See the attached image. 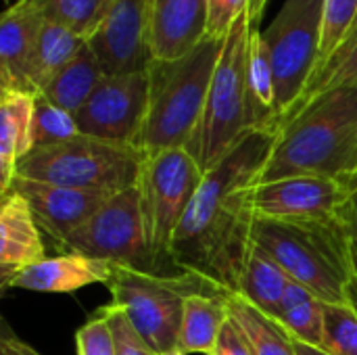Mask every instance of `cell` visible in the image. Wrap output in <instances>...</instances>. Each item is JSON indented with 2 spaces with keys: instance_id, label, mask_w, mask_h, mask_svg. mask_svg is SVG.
I'll return each mask as SVG.
<instances>
[{
  "instance_id": "cell-24",
  "label": "cell",
  "mask_w": 357,
  "mask_h": 355,
  "mask_svg": "<svg viewBox=\"0 0 357 355\" xmlns=\"http://www.w3.org/2000/svg\"><path fill=\"white\" fill-rule=\"evenodd\" d=\"M261 17L253 15L251 33H249V59H247V84H249V98L253 109L255 126H272L276 128L274 119V69L268 42L264 31L259 29Z\"/></svg>"
},
{
  "instance_id": "cell-35",
  "label": "cell",
  "mask_w": 357,
  "mask_h": 355,
  "mask_svg": "<svg viewBox=\"0 0 357 355\" xmlns=\"http://www.w3.org/2000/svg\"><path fill=\"white\" fill-rule=\"evenodd\" d=\"M213 355H253V352L247 345V341L243 339V335L236 331V326L228 320Z\"/></svg>"
},
{
  "instance_id": "cell-31",
  "label": "cell",
  "mask_w": 357,
  "mask_h": 355,
  "mask_svg": "<svg viewBox=\"0 0 357 355\" xmlns=\"http://www.w3.org/2000/svg\"><path fill=\"white\" fill-rule=\"evenodd\" d=\"M79 136L75 115L65 109L48 103L42 96H36V117H33V138L38 146H50Z\"/></svg>"
},
{
  "instance_id": "cell-25",
  "label": "cell",
  "mask_w": 357,
  "mask_h": 355,
  "mask_svg": "<svg viewBox=\"0 0 357 355\" xmlns=\"http://www.w3.org/2000/svg\"><path fill=\"white\" fill-rule=\"evenodd\" d=\"M276 318L282 328L291 335V339L320 347L324 335V301L318 299L310 289L291 280L280 299Z\"/></svg>"
},
{
  "instance_id": "cell-18",
  "label": "cell",
  "mask_w": 357,
  "mask_h": 355,
  "mask_svg": "<svg viewBox=\"0 0 357 355\" xmlns=\"http://www.w3.org/2000/svg\"><path fill=\"white\" fill-rule=\"evenodd\" d=\"M46 259V249L40 236V226L29 209V203L10 190L2 197L0 207V270L2 278Z\"/></svg>"
},
{
  "instance_id": "cell-9",
  "label": "cell",
  "mask_w": 357,
  "mask_h": 355,
  "mask_svg": "<svg viewBox=\"0 0 357 355\" xmlns=\"http://www.w3.org/2000/svg\"><path fill=\"white\" fill-rule=\"evenodd\" d=\"M205 172L188 149H167L146 155L138 180L153 268L169 264L176 230Z\"/></svg>"
},
{
  "instance_id": "cell-1",
  "label": "cell",
  "mask_w": 357,
  "mask_h": 355,
  "mask_svg": "<svg viewBox=\"0 0 357 355\" xmlns=\"http://www.w3.org/2000/svg\"><path fill=\"white\" fill-rule=\"evenodd\" d=\"M278 128L255 126L205 172L169 249V266L192 272L224 293H238L251 230L253 195L270 159Z\"/></svg>"
},
{
  "instance_id": "cell-10",
  "label": "cell",
  "mask_w": 357,
  "mask_h": 355,
  "mask_svg": "<svg viewBox=\"0 0 357 355\" xmlns=\"http://www.w3.org/2000/svg\"><path fill=\"white\" fill-rule=\"evenodd\" d=\"M61 247L69 253L105 259L117 266L155 270L138 184L115 192L84 226L73 230Z\"/></svg>"
},
{
  "instance_id": "cell-29",
  "label": "cell",
  "mask_w": 357,
  "mask_h": 355,
  "mask_svg": "<svg viewBox=\"0 0 357 355\" xmlns=\"http://www.w3.org/2000/svg\"><path fill=\"white\" fill-rule=\"evenodd\" d=\"M328 355H357V308L324 303L322 345Z\"/></svg>"
},
{
  "instance_id": "cell-32",
  "label": "cell",
  "mask_w": 357,
  "mask_h": 355,
  "mask_svg": "<svg viewBox=\"0 0 357 355\" xmlns=\"http://www.w3.org/2000/svg\"><path fill=\"white\" fill-rule=\"evenodd\" d=\"M102 314L107 316L111 326L115 355H157L151 349V345L140 337V333L132 326L128 314L121 308L109 303L102 308Z\"/></svg>"
},
{
  "instance_id": "cell-12",
  "label": "cell",
  "mask_w": 357,
  "mask_h": 355,
  "mask_svg": "<svg viewBox=\"0 0 357 355\" xmlns=\"http://www.w3.org/2000/svg\"><path fill=\"white\" fill-rule=\"evenodd\" d=\"M351 184L324 176H291L259 184L253 195L255 218L345 224ZM347 226V224H345Z\"/></svg>"
},
{
  "instance_id": "cell-20",
  "label": "cell",
  "mask_w": 357,
  "mask_h": 355,
  "mask_svg": "<svg viewBox=\"0 0 357 355\" xmlns=\"http://www.w3.org/2000/svg\"><path fill=\"white\" fill-rule=\"evenodd\" d=\"M228 297L222 293H195L186 299L178 349L184 354H215L228 324Z\"/></svg>"
},
{
  "instance_id": "cell-16",
  "label": "cell",
  "mask_w": 357,
  "mask_h": 355,
  "mask_svg": "<svg viewBox=\"0 0 357 355\" xmlns=\"http://www.w3.org/2000/svg\"><path fill=\"white\" fill-rule=\"evenodd\" d=\"M117 264L105 259H92L79 253H65L59 257H46L33 266H27L6 278L2 289H23L33 293H75L84 287L109 282Z\"/></svg>"
},
{
  "instance_id": "cell-30",
  "label": "cell",
  "mask_w": 357,
  "mask_h": 355,
  "mask_svg": "<svg viewBox=\"0 0 357 355\" xmlns=\"http://www.w3.org/2000/svg\"><path fill=\"white\" fill-rule=\"evenodd\" d=\"M333 88H357V42L347 48L345 52H339L335 54L310 82V86L305 88V94L303 98L299 100L297 109L301 105H305L310 98H314L316 94L320 92H326V90H333ZM295 109V111H297ZM293 111V113H295ZM291 113V115H293ZM289 115V117H291ZM287 117V119H289ZM284 119V121H287ZM282 121V123H284Z\"/></svg>"
},
{
  "instance_id": "cell-19",
  "label": "cell",
  "mask_w": 357,
  "mask_h": 355,
  "mask_svg": "<svg viewBox=\"0 0 357 355\" xmlns=\"http://www.w3.org/2000/svg\"><path fill=\"white\" fill-rule=\"evenodd\" d=\"M36 96L17 90H2L0 98V192L6 197L15 182L21 159L36 149L33 138Z\"/></svg>"
},
{
  "instance_id": "cell-21",
  "label": "cell",
  "mask_w": 357,
  "mask_h": 355,
  "mask_svg": "<svg viewBox=\"0 0 357 355\" xmlns=\"http://www.w3.org/2000/svg\"><path fill=\"white\" fill-rule=\"evenodd\" d=\"M86 42L88 40H84L75 31L67 29L65 25L44 19L31 61H29V69H27L29 94L40 96L44 92V88L79 52V48Z\"/></svg>"
},
{
  "instance_id": "cell-38",
  "label": "cell",
  "mask_w": 357,
  "mask_h": 355,
  "mask_svg": "<svg viewBox=\"0 0 357 355\" xmlns=\"http://www.w3.org/2000/svg\"><path fill=\"white\" fill-rule=\"evenodd\" d=\"M293 347H295V354L297 355H328L324 349L320 347H314V345H305V343H299L293 339Z\"/></svg>"
},
{
  "instance_id": "cell-4",
  "label": "cell",
  "mask_w": 357,
  "mask_h": 355,
  "mask_svg": "<svg viewBox=\"0 0 357 355\" xmlns=\"http://www.w3.org/2000/svg\"><path fill=\"white\" fill-rule=\"evenodd\" d=\"M226 36H205L190 52L174 61H153L149 111L136 146L146 155L188 149L203 121L215 65Z\"/></svg>"
},
{
  "instance_id": "cell-34",
  "label": "cell",
  "mask_w": 357,
  "mask_h": 355,
  "mask_svg": "<svg viewBox=\"0 0 357 355\" xmlns=\"http://www.w3.org/2000/svg\"><path fill=\"white\" fill-rule=\"evenodd\" d=\"M251 6V0H209L207 36H226L230 25Z\"/></svg>"
},
{
  "instance_id": "cell-39",
  "label": "cell",
  "mask_w": 357,
  "mask_h": 355,
  "mask_svg": "<svg viewBox=\"0 0 357 355\" xmlns=\"http://www.w3.org/2000/svg\"><path fill=\"white\" fill-rule=\"evenodd\" d=\"M351 262H354V274H356V308H357V239L351 236Z\"/></svg>"
},
{
  "instance_id": "cell-6",
  "label": "cell",
  "mask_w": 357,
  "mask_h": 355,
  "mask_svg": "<svg viewBox=\"0 0 357 355\" xmlns=\"http://www.w3.org/2000/svg\"><path fill=\"white\" fill-rule=\"evenodd\" d=\"M253 15L255 13L249 6L226 33L224 50L213 71L203 121L188 146L203 172L211 169L245 132L255 128L247 84L249 33Z\"/></svg>"
},
{
  "instance_id": "cell-8",
  "label": "cell",
  "mask_w": 357,
  "mask_h": 355,
  "mask_svg": "<svg viewBox=\"0 0 357 355\" xmlns=\"http://www.w3.org/2000/svg\"><path fill=\"white\" fill-rule=\"evenodd\" d=\"M324 0H284L264 31L274 69L276 128L297 109L314 77L322 42Z\"/></svg>"
},
{
  "instance_id": "cell-14",
  "label": "cell",
  "mask_w": 357,
  "mask_h": 355,
  "mask_svg": "<svg viewBox=\"0 0 357 355\" xmlns=\"http://www.w3.org/2000/svg\"><path fill=\"white\" fill-rule=\"evenodd\" d=\"M10 190H17L29 203L40 230L50 234L59 245L73 230L84 226L115 195L107 190L56 186L19 178H15Z\"/></svg>"
},
{
  "instance_id": "cell-28",
  "label": "cell",
  "mask_w": 357,
  "mask_h": 355,
  "mask_svg": "<svg viewBox=\"0 0 357 355\" xmlns=\"http://www.w3.org/2000/svg\"><path fill=\"white\" fill-rule=\"evenodd\" d=\"M357 21V0H324L322 17V42L318 52V65L314 75L339 52L347 42ZM310 86V84H307Z\"/></svg>"
},
{
  "instance_id": "cell-23",
  "label": "cell",
  "mask_w": 357,
  "mask_h": 355,
  "mask_svg": "<svg viewBox=\"0 0 357 355\" xmlns=\"http://www.w3.org/2000/svg\"><path fill=\"white\" fill-rule=\"evenodd\" d=\"M102 77H105V73H102L90 44L86 42L79 48V52L44 88V92L40 96L46 98L48 103L65 109L71 115H77L79 109L88 103V98L96 90V86L102 82Z\"/></svg>"
},
{
  "instance_id": "cell-2",
  "label": "cell",
  "mask_w": 357,
  "mask_h": 355,
  "mask_svg": "<svg viewBox=\"0 0 357 355\" xmlns=\"http://www.w3.org/2000/svg\"><path fill=\"white\" fill-rule=\"evenodd\" d=\"M291 176L357 180V88L316 94L278 128L259 184Z\"/></svg>"
},
{
  "instance_id": "cell-11",
  "label": "cell",
  "mask_w": 357,
  "mask_h": 355,
  "mask_svg": "<svg viewBox=\"0 0 357 355\" xmlns=\"http://www.w3.org/2000/svg\"><path fill=\"white\" fill-rule=\"evenodd\" d=\"M149 69L123 75H105L88 103L75 115L79 134L136 144L149 111Z\"/></svg>"
},
{
  "instance_id": "cell-42",
  "label": "cell",
  "mask_w": 357,
  "mask_h": 355,
  "mask_svg": "<svg viewBox=\"0 0 357 355\" xmlns=\"http://www.w3.org/2000/svg\"><path fill=\"white\" fill-rule=\"evenodd\" d=\"M163 355H188V354H184L182 349H174V352H169V354H163Z\"/></svg>"
},
{
  "instance_id": "cell-41",
  "label": "cell",
  "mask_w": 357,
  "mask_h": 355,
  "mask_svg": "<svg viewBox=\"0 0 357 355\" xmlns=\"http://www.w3.org/2000/svg\"><path fill=\"white\" fill-rule=\"evenodd\" d=\"M270 0H251V10L257 15V17H261L264 15V8H266V4H268Z\"/></svg>"
},
{
  "instance_id": "cell-33",
  "label": "cell",
  "mask_w": 357,
  "mask_h": 355,
  "mask_svg": "<svg viewBox=\"0 0 357 355\" xmlns=\"http://www.w3.org/2000/svg\"><path fill=\"white\" fill-rule=\"evenodd\" d=\"M75 352L77 355H115L111 326L102 310L75 333Z\"/></svg>"
},
{
  "instance_id": "cell-27",
  "label": "cell",
  "mask_w": 357,
  "mask_h": 355,
  "mask_svg": "<svg viewBox=\"0 0 357 355\" xmlns=\"http://www.w3.org/2000/svg\"><path fill=\"white\" fill-rule=\"evenodd\" d=\"M44 19L56 21L75 31L84 40H90L100 27L113 0H31Z\"/></svg>"
},
{
  "instance_id": "cell-3",
  "label": "cell",
  "mask_w": 357,
  "mask_h": 355,
  "mask_svg": "<svg viewBox=\"0 0 357 355\" xmlns=\"http://www.w3.org/2000/svg\"><path fill=\"white\" fill-rule=\"evenodd\" d=\"M251 243L324 303L356 305L351 232L345 224L255 218Z\"/></svg>"
},
{
  "instance_id": "cell-22",
  "label": "cell",
  "mask_w": 357,
  "mask_h": 355,
  "mask_svg": "<svg viewBox=\"0 0 357 355\" xmlns=\"http://www.w3.org/2000/svg\"><path fill=\"white\" fill-rule=\"evenodd\" d=\"M228 320L243 335L253 355H297L282 324L238 293L228 297Z\"/></svg>"
},
{
  "instance_id": "cell-26",
  "label": "cell",
  "mask_w": 357,
  "mask_h": 355,
  "mask_svg": "<svg viewBox=\"0 0 357 355\" xmlns=\"http://www.w3.org/2000/svg\"><path fill=\"white\" fill-rule=\"evenodd\" d=\"M289 285H291V276L268 253H264L259 247L251 243L238 295L249 299L266 314L274 316Z\"/></svg>"
},
{
  "instance_id": "cell-7",
  "label": "cell",
  "mask_w": 357,
  "mask_h": 355,
  "mask_svg": "<svg viewBox=\"0 0 357 355\" xmlns=\"http://www.w3.org/2000/svg\"><path fill=\"white\" fill-rule=\"evenodd\" d=\"M111 303L121 308L132 326L157 355L178 349L184 303L195 293H224L192 272H157L115 266L107 282Z\"/></svg>"
},
{
  "instance_id": "cell-15",
  "label": "cell",
  "mask_w": 357,
  "mask_h": 355,
  "mask_svg": "<svg viewBox=\"0 0 357 355\" xmlns=\"http://www.w3.org/2000/svg\"><path fill=\"white\" fill-rule=\"evenodd\" d=\"M209 0H151L153 61H174L190 52L205 36Z\"/></svg>"
},
{
  "instance_id": "cell-37",
  "label": "cell",
  "mask_w": 357,
  "mask_h": 355,
  "mask_svg": "<svg viewBox=\"0 0 357 355\" xmlns=\"http://www.w3.org/2000/svg\"><path fill=\"white\" fill-rule=\"evenodd\" d=\"M345 224H347V228H349L351 236L357 239V180L351 182V195H349V203H347Z\"/></svg>"
},
{
  "instance_id": "cell-17",
  "label": "cell",
  "mask_w": 357,
  "mask_h": 355,
  "mask_svg": "<svg viewBox=\"0 0 357 355\" xmlns=\"http://www.w3.org/2000/svg\"><path fill=\"white\" fill-rule=\"evenodd\" d=\"M42 13L31 0H17L0 19V86L27 92V69L40 36Z\"/></svg>"
},
{
  "instance_id": "cell-13",
  "label": "cell",
  "mask_w": 357,
  "mask_h": 355,
  "mask_svg": "<svg viewBox=\"0 0 357 355\" xmlns=\"http://www.w3.org/2000/svg\"><path fill=\"white\" fill-rule=\"evenodd\" d=\"M105 75L146 71L151 52V0H113L88 40Z\"/></svg>"
},
{
  "instance_id": "cell-5",
  "label": "cell",
  "mask_w": 357,
  "mask_h": 355,
  "mask_svg": "<svg viewBox=\"0 0 357 355\" xmlns=\"http://www.w3.org/2000/svg\"><path fill=\"white\" fill-rule=\"evenodd\" d=\"M146 153L136 144L92 136L38 146L19 161L15 178L56 186L119 192L138 184Z\"/></svg>"
},
{
  "instance_id": "cell-36",
  "label": "cell",
  "mask_w": 357,
  "mask_h": 355,
  "mask_svg": "<svg viewBox=\"0 0 357 355\" xmlns=\"http://www.w3.org/2000/svg\"><path fill=\"white\" fill-rule=\"evenodd\" d=\"M0 355H42L36 352L31 345H27L25 341H21L15 335H4L0 339Z\"/></svg>"
},
{
  "instance_id": "cell-40",
  "label": "cell",
  "mask_w": 357,
  "mask_h": 355,
  "mask_svg": "<svg viewBox=\"0 0 357 355\" xmlns=\"http://www.w3.org/2000/svg\"><path fill=\"white\" fill-rule=\"evenodd\" d=\"M356 42H357V21H356V25H354V29H351V33H349V38H347V42L339 48V52H345V50H347V48H351ZM339 52H337V54H339Z\"/></svg>"
}]
</instances>
